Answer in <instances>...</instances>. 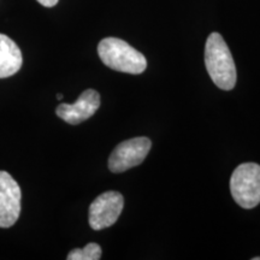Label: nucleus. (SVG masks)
Masks as SVG:
<instances>
[{"label": "nucleus", "mask_w": 260, "mask_h": 260, "mask_svg": "<svg viewBox=\"0 0 260 260\" xmlns=\"http://www.w3.org/2000/svg\"><path fill=\"white\" fill-rule=\"evenodd\" d=\"M205 65L211 80L223 90H230L236 84V67L232 52L219 32L209 35L205 46Z\"/></svg>", "instance_id": "1"}, {"label": "nucleus", "mask_w": 260, "mask_h": 260, "mask_svg": "<svg viewBox=\"0 0 260 260\" xmlns=\"http://www.w3.org/2000/svg\"><path fill=\"white\" fill-rule=\"evenodd\" d=\"M98 54L106 67L119 73L139 75L147 68L144 54L118 38L103 39L98 45Z\"/></svg>", "instance_id": "2"}, {"label": "nucleus", "mask_w": 260, "mask_h": 260, "mask_svg": "<svg viewBox=\"0 0 260 260\" xmlns=\"http://www.w3.org/2000/svg\"><path fill=\"white\" fill-rule=\"evenodd\" d=\"M234 200L243 209H253L260 204V165L245 162L234 170L230 178Z\"/></svg>", "instance_id": "3"}, {"label": "nucleus", "mask_w": 260, "mask_h": 260, "mask_svg": "<svg viewBox=\"0 0 260 260\" xmlns=\"http://www.w3.org/2000/svg\"><path fill=\"white\" fill-rule=\"evenodd\" d=\"M151 147V140L144 136L125 140L117 146L110 155L109 169L115 174H119L138 167L147 157Z\"/></svg>", "instance_id": "4"}, {"label": "nucleus", "mask_w": 260, "mask_h": 260, "mask_svg": "<svg viewBox=\"0 0 260 260\" xmlns=\"http://www.w3.org/2000/svg\"><path fill=\"white\" fill-rule=\"evenodd\" d=\"M124 198L121 193L109 190L100 194L90 204L88 212L89 225L94 230H102L113 225L121 216Z\"/></svg>", "instance_id": "5"}, {"label": "nucleus", "mask_w": 260, "mask_h": 260, "mask_svg": "<svg viewBox=\"0 0 260 260\" xmlns=\"http://www.w3.org/2000/svg\"><path fill=\"white\" fill-rule=\"evenodd\" d=\"M21 188L6 171H0V228H10L21 213Z\"/></svg>", "instance_id": "6"}, {"label": "nucleus", "mask_w": 260, "mask_h": 260, "mask_svg": "<svg viewBox=\"0 0 260 260\" xmlns=\"http://www.w3.org/2000/svg\"><path fill=\"white\" fill-rule=\"evenodd\" d=\"M100 107V95L96 90L87 89L81 94L76 103L60 104L56 113L69 124H80L90 118Z\"/></svg>", "instance_id": "7"}, {"label": "nucleus", "mask_w": 260, "mask_h": 260, "mask_svg": "<svg viewBox=\"0 0 260 260\" xmlns=\"http://www.w3.org/2000/svg\"><path fill=\"white\" fill-rule=\"evenodd\" d=\"M23 58L17 44L8 35L0 34V79L12 76L22 68Z\"/></svg>", "instance_id": "8"}, {"label": "nucleus", "mask_w": 260, "mask_h": 260, "mask_svg": "<svg viewBox=\"0 0 260 260\" xmlns=\"http://www.w3.org/2000/svg\"><path fill=\"white\" fill-rule=\"evenodd\" d=\"M68 260H99L102 258V248L98 243H88L83 248H75L68 254Z\"/></svg>", "instance_id": "9"}, {"label": "nucleus", "mask_w": 260, "mask_h": 260, "mask_svg": "<svg viewBox=\"0 0 260 260\" xmlns=\"http://www.w3.org/2000/svg\"><path fill=\"white\" fill-rule=\"evenodd\" d=\"M38 3H40L42 6H45V8H53L54 5H57V3L59 2V0H37Z\"/></svg>", "instance_id": "10"}, {"label": "nucleus", "mask_w": 260, "mask_h": 260, "mask_svg": "<svg viewBox=\"0 0 260 260\" xmlns=\"http://www.w3.org/2000/svg\"><path fill=\"white\" fill-rule=\"evenodd\" d=\"M57 99L61 100V99H63V95H61V94H57Z\"/></svg>", "instance_id": "11"}, {"label": "nucleus", "mask_w": 260, "mask_h": 260, "mask_svg": "<svg viewBox=\"0 0 260 260\" xmlns=\"http://www.w3.org/2000/svg\"><path fill=\"white\" fill-rule=\"evenodd\" d=\"M253 260H260V256H255V258H253Z\"/></svg>", "instance_id": "12"}]
</instances>
